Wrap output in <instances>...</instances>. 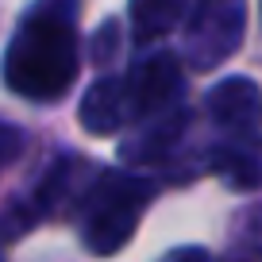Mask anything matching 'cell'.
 Listing matches in <instances>:
<instances>
[{
    "instance_id": "cell-1",
    "label": "cell",
    "mask_w": 262,
    "mask_h": 262,
    "mask_svg": "<svg viewBox=\"0 0 262 262\" xmlns=\"http://www.w3.org/2000/svg\"><path fill=\"white\" fill-rule=\"evenodd\" d=\"M77 0H39L4 50V85L27 100H58L81 70Z\"/></svg>"
},
{
    "instance_id": "cell-2",
    "label": "cell",
    "mask_w": 262,
    "mask_h": 262,
    "mask_svg": "<svg viewBox=\"0 0 262 262\" xmlns=\"http://www.w3.org/2000/svg\"><path fill=\"white\" fill-rule=\"evenodd\" d=\"M150 201V185L127 173H108L89 196L85 208V243L93 254H116L131 243Z\"/></svg>"
},
{
    "instance_id": "cell-3",
    "label": "cell",
    "mask_w": 262,
    "mask_h": 262,
    "mask_svg": "<svg viewBox=\"0 0 262 262\" xmlns=\"http://www.w3.org/2000/svg\"><path fill=\"white\" fill-rule=\"evenodd\" d=\"M247 35V0H196L185 19L181 54L193 70H216L224 66Z\"/></svg>"
},
{
    "instance_id": "cell-4",
    "label": "cell",
    "mask_w": 262,
    "mask_h": 262,
    "mask_svg": "<svg viewBox=\"0 0 262 262\" xmlns=\"http://www.w3.org/2000/svg\"><path fill=\"white\" fill-rule=\"evenodd\" d=\"M123 85H127L131 116H143V120L158 116L181 93V62H178V54H170V50L147 54L127 77H123Z\"/></svg>"
},
{
    "instance_id": "cell-5",
    "label": "cell",
    "mask_w": 262,
    "mask_h": 262,
    "mask_svg": "<svg viewBox=\"0 0 262 262\" xmlns=\"http://www.w3.org/2000/svg\"><path fill=\"white\" fill-rule=\"evenodd\" d=\"M208 116L228 131H251L262 116V89L251 77H224L205 100Z\"/></svg>"
},
{
    "instance_id": "cell-6",
    "label": "cell",
    "mask_w": 262,
    "mask_h": 262,
    "mask_svg": "<svg viewBox=\"0 0 262 262\" xmlns=\"http://www.w3.org/2000/svg\"><path fill=\"white\" fill-rule=\"evenodd\" d=\"M77 116H81V127L89 135H112V131H120L131 120L123 77H100V81H93L81 97Z\"/></svg>"
},
{
    "instance_id": "cell-7",
    "label": "cell",
    "mask_w": 262,
    "mask_h": 262,
    "mask_svg": "<svg viewBox=\"0 0 262 262\" xmlns=\"http://www.w3.org/2000/svg\"><path fill=\"white\" fill-rule=\"evenodd\" d=\"M189 0H131V31L135 42H158L185 19Z\"/></svg>"
},
{
    "instance_id": "cell-8",
    "label": "cell",
    "mask_w": 262,
    "mask_h": 262,
    "mask_svg": "<svg viewBox=\"0 0 262 262\" xmlns=\"http://www.w3.org/2000/svg\"><path fill=\"white\" fill-rule=\"evenodd\" d=\"M181 131H185V112L162 116L155 127H147L143 135L127 139V147H123V158H127V162H158V158H162L166 150L178 143Z\"/></svg>"
},
{
    "instance_id": "cell-9",
    "label": "cell",
    "mask_w": 262,
    "mask_h": 262,
    "mask_svg": "<svg viewBox=\"0 0 262 262\" xmlns=\"http://www.w3.org/2000/svg\"><path fill=\"white\" fill-rule=\"evenodd\" d=\"M212 166L228 178L231 189H254V185H262V158H254L251 150L224 147L220 155H216Z\"/></svg>"
},
{
    "instance_id": "cell-10",
    "label": "cell",
    "mask_w": 262,
    "mask_h": 262,
    "mask_svg": "<svg viewBox=\"0 0 262 262\" xmlns=\"http://www.w3.org/2000/svg\"><path fill=\"white\" fill-rule=\"evenodd\" d=\"M116 50H120V24L108 19V24H100L97 39H93V62L108 66V58H116Z\"/></svg>"
},
{
    "instance_id": "cell-11",
    "label": "cell",
    "mask_w": 262,
    "mask_h": 262,
    "mask_svg": "<svg viewBox=\"0 0 262 262\" xmlns=\"http://www.w3.org/2000/svg\"><path fill=\"white\" fill-rule=\"evenodd\" d=\"M19 150H24V135L8 123H0V162H12Z\"/></svg>"
},
{
    "instance_id": "cell-12",
    "label": "cell",
    "mask_w": 262,
    "mask_h": 262,
    "mask_svg": "<svg viewBox=\"0 0 262 262\" xmlns=\"http://www.w3.org/2000/svg\"><path fill=\"white\" fill-rule=\"evenodd\" d=\"M170 262H212V258H208V254L201 251V247H185V251H178Z\"/></svg>"
},
{
    "instance_id": "cell-13",
    "label": "cell",
    "mask_w": 262,
    "mask_h": 262,
    "mask_svg": "<svg viewBox=\"0 0 262 262\" xmlns=\"http://www.w3.org/2000/svg\"><path fill=\"white\" fill-rule=\"evenodd\" d=\"M0 262H4V254H0Z\"/></svg>"
}]
</instances>
